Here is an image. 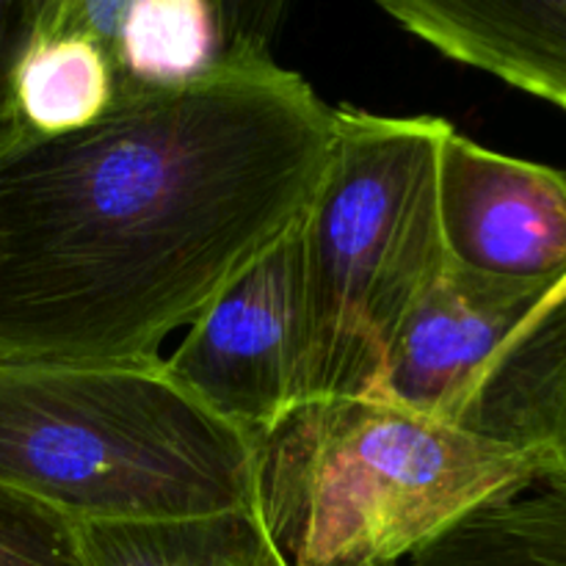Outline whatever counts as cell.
I'll list each match as a JSON object with an SVG mask.
<instances>
[{
	"label": "cell",
	"instance_id": "obj_4",
	"mask_svg": "<svg viewBox=\"0 0 566 566\" xmlns=\"http://www.w3.org/2000/svg\"><path fill=\"white\" fill-rule=\"evenodd\" d=\"M451 127L337 108L329 166L293 227L302 407L374 392L446 269L437 155Z\"/></svg>",
	"mask_w": 566,
	"mask_h": 566
},
{
	"label": "cell",
	"instance_id": "obj_14",
	"mask_svg": "<svg viewBox=\"0 0 566 566\" xmlns=\"http://www.w3.org/2000/svg\"><path fill=\"white\" fill-rule=\"evenodd\" d=\"M42 0H0V136L20 125L17 70L36 33Z\"/></svg>",
	"mask_w": 566,
	"mask_h": 566
},
{
	"label": "cell",
	"instance_id": "obj_11",
	"mask_svg": "<svg viewBox=\"0 0 566 566\" xmlns=\"http://www.w3.org/2000/svg\"><path fill=\"white\" fill-rule=\"evenodd\" d=\"M401 566H566V475L479 509Z\"/></svg>",
	"mask_w": 566,
	"mask_h": 566
},
{
	"label": "cell",
	"instance_id": "obj_15",
	"mask_svg": "<svg viewBox=\"0 0 566 566\" xmlns=\"http://www.w3.org/2000/svg\"><path fill=\"white\" fill-rule=\"evenodd\" d=\"M564 282H566V280H564Z\"/></svg>",
	"mask_w": 566,
	"mask_h": 566
},
{
	"label": "cell",
	"instance_id": "obj_7",
	"mask_svg": "<svg viewBox=\"0 0 566 566\" xmlns=\"http://www.w3.org/2000/svg\"><path fill=\"white\" fill-rule=\"evenodd\" d=\"M437 216L453 269L523 285L566 280V175L553 166L451 127L437 155Z\"/></svg>",
	"mask_w": 566,
	"mask_h": 566
},
{
	"label": "cell",
	"instance_id": "obj_2",
	"mask_svg": "<svg viewBox=\"0 0 566 566\" xmlns=\"http://www.w3.org/2000/svg\"><path fill=\"white\" fill-rule=\"evenodd\" d=\"M0 486L75 525L258 506V440L144 363H0Z\"/></svg>",
	"mask_w": 566,
	"mask_h": 566
},
{
	"label": "cell",
	"instance_id": "obj_12",
	"mask_svg": "<svg viewBox=\"0 0 566 566\" xmlns=\"http://www.w3.org/2000/svg\"><path fill=\"white\" fill-rule=\"evenodd\" d=\"M116 103L108 55L94 39L39 11L36 33L17 70V116L28 130L66 133L97 122Z\"/></svg>",
	"mask_w": 566,
	"mask_h": 566
},
{
	"label": "cell",
	"instance_id": "obj_5",
	"mask_svg": "<svg viewBox=\"0 0 566 566\" xmlns=\"http://www.w3.org/2000/svg\"><path fill=\"white\" fill-rule=\"evenodd\" d=\"M374 392L566 475V282L523 285L446 263Z\"/></svg>",
	"mask_w": 566,
	"mask_h": 566
},
{
	"label": "cell",
	"instance_id": "obj_10",
	"mask_svg": "<svg viewBox=\"0 0 566 566\" xmlns=\"http://www.w3.org/2000/svg\"><path fill=\"white\" fill-rule=\"evenodd\" d=\"M92 566H291L258 506L175 523L81 525Z\"/></svg>",
	"mask_w": 566,
	"mask_h": 566
},
{
	"label": "cell",
	"instance_id": "obj_8",
	"mask_svg": "<svg viewBox=\"0 0 566 566\" xmlns=\"http://www.w3.org/2000/svg\"><path fill=\"white\" fill-rule=\"evenodd\" d=\"M55 25L86 33L114 72L116 99L191 86L271 61L280 3L238 0H44Z\"/></svg>",
	"mask_w": 566,
	"mask_h": 566
},
{
	"label": "cell",
	"instance_id": "obj_6",
	"mask_svg": "<svg viewBox=\"0 0 566 566\" xmlns=\"http://www.w3.org/2000/svg\"><path fill=\"white\" fill-rule=\"evenodd\" d=\"M164 363L210 412L254 440L302 407L293 230L202 310Z\"/></svg>",
	"mask_w": 566,
	"mask_h": 566
},
{
	"label": "cell",
	"instance_id": "obj_9",
	"mask_svg": "<svg viewBox=\"0 0 566 566\" xmlns=\"http://www.w3.org/2000/svg\"><path fill=\"white\" fill-rule=\"evenodd\" d=\"M442 55L566 111V0H379Z\"/></svg>",
	"mask_w": 566,
	"mask_h": 566
},
{
	"label": "cell",
	"instance_id": "obj_1",
	"mask_svg": "<svg viewBox=\"0 0 566 566\" xmlns=\"http://www.w3.org/2000/svg\"><path fill=\"white\" fill-rule=\"evenodd\" d=\"M335 114L274 61L0 136V363H144L296 227Z\"/></svg>",
	"mask_w": 566,
	"mask_h": 566
},
{
	"label": "cell",
	"instance_id": "obj_3",
	"mask_svg": "<svg viewBox=\"0 0 566 566\" xmlns=\"http://www.w3.org/2000/svg\"><path fill=\"white\" fill-rule=\"evenodd\" d=\"M556 475L547 459L368 392L304 403L258 440V512L291 566H401Z\"/></svg>",
	"mask_w": 566,
	"mask_h": 566
},
{
	"label": "cell",
	"instance_id": "obj_13",
	"mask_svg": "<svg viewBox=\"0 0 566 566\" xmlns=\"http://www.w3.org/2000/svg\"><path fill=\"white\" fill-rule=\"evenodd\" d=\"M0 566H92L81 525L0 486Z\"/></svg>",
	"mask_w": 566,
	"mask_h": 566
}]
</instances>
